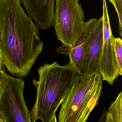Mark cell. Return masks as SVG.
Instances as JSON below:
<instances>
[{
    "mask_svg": "<svg viewBox=\"0 0 122 122\" xmlns=\"http://www.w3.org/2000/svg\"><path fill=\"white\" fill-rule=\"evenodd\" d=\"M39 28L20 0H7L0 28L3 65L13 76L25 77L43 49Z\"/></svg>",
    "mask_w": 122,
    "mask_h": 122,
    "instance_id": "6da1fadb",
    "label": "cell"
},
{
    "mask_svg": "<svg viewBox=\"0 0 122 122\" xmlns=\"http://www.w3.org/2000/svg\"><path fill=\"white\" fill-rule=\"evenodd\" d=\"M37 71L38 80L33 81L37 95L30 111L31 121L57 122L56 113L72 88L77 71L70 62L62 66L56 62L46 63Z\"/></svg>",
    "mask_w": 122,
    "mask_h": 122,
    "instance_id": "7a4b0ae2",
    "label": "cell"
},
{
    "mask_svg": "<svg viewBox=\"0 0 122 122\" xmlns=\"http://www.w3.org/2000/svg\"><path fill=\"white\" fill-rule=\"evenodd\" d=\"M102 81L98 72L90 75L78 73L72 88L61 104L58 121H86L100 97Z\"/></svg>",
    "mask_w": 122,
    "mask_h": 122,
    "instance_id": "3957f363",
    "label": "cell"
},
{
    "mask_svg": "<svg viewBox=\"0 0 122 122\" xmlns=\"http://www.w3.org/2000/svg\"><path fill=\"white\" fill-rule=\"evenodd\" d=\"M85 17L79 0H55L54 26L62 45L71 48L82 31Z\"/></svg>",
    "mask_w": 122,
    "mask_h": 122,
    "instance_id": "277c9868",
    "label": "cell"
},
{
    "mask_svg": "<svg viewBox=\"0 0 122 122\" xmlns=\"http://www.w3.org/2000/svg\"><path fill=\"white\" fill-rule=\"evenodd\" d=\"M0 114L5 122H31L30 111L24 97L25 82L0 70Z\"/></svg>",
    "mask_w": 122,
    "mask_h": 122,
    "instance_id": "5b68a950",
    "label": "cell"
},
{
    "mask_svg": "<svg viewBox=\"0 0 122 122\" xmlns=\"http://www.w3.org/2000/svg\"><path fill=\"white\" fill-rule=\"evenodd\" d=\"M103 45L98 72L103 81L113 84L118 76L116 71L114 55V37L111 31L106 0H102Z\"/></svg>",
    "mask_w": 122,
    "mask_h": 122,
    "instance_id": "8992f818",
    "label": "cell"
},
{
    "mask_svg": "<svg viewBox=\"0 0 122 122\" xmlns=\"http://www.w3.org/2000/svg\"><path fill=\"white\" fill-rule=\"evenodd\" d=\"M103 45V20H97L92 32L83 44V55L78 73L90 75L98 72Z\"/></svg>",
    "mask_w": 122,
    "mask_h": 122,
    "instance_id": "52a82bcc",
    "label": "cell"
},
{
    "mask_svg": "<svg viewBox=\"0 0 122 122\" xmlns=\"http://www.w3.org/2000/svg\"><path fill=\"white\" fill-rule=\"evenodd\" d=\"M27 15L39 29L45 30L53 26L55 0H20Z\"/></svg>",
    "mask_w": 122,
    "mask_h": 122,
    "instance_id": "ba28073f",
    "label": "cell"
},
{
    "mask_svg": "<svg viewBox=\"0 0 122 122\" xmlns=\"http://www.w3.org/2000/svg\"><path fill=\"white\" fill-rule=\"evenodd\" d=\"M97 20L96 18H92L85 22L81 34L72 47L62 45L57 49L56 52L57 53L68 56L70 62L72 64L78 73L80 71L82 59L83 44L92 32Z\"/></svg>",
    "mask_w": 122,
    "mask_h": 122,
    "instance_id": "9c48e42d",
    "label": "cell"
},
{
    "mask_svg": "<svg viewBox=\"0 0 122 122\" xmlns=\"http://www.w3.org/2000/svg\"><path fill=\"white\" fill-rule=\"evenodd\" d=\"M122 92L113 102L106 113V122H122Z\"/></svg>",
    "mask_w": 122,
    "mask_h": 122,
    "instance_id": "30bf717a",
    "label": "cell"
},
{
    "mask_svg": "<svg viewBox=\"0 0 122 122\" xmlns=\"http://www.w3.org/2000/svg\"><path fill=\"white\" fill-rule=\"evenodd\" d=\"M114 55L117 73L122 75V41L120 38H114L113 41Z\"/></svg>",
    "mask_w": 122,
    "mask_h": 122,
    "instance_id": "8fae6325",
    "label": "cell"
},
{
    "mask_svg": "<svg viewBox=\"0 0 122 122\" xmlns=\"http://www.w3.org/2000/svg\"><path fill=\"white\" fill-rule=\"evenodd\" d=\"M109 2L115 7L117 15L119 22V35L122 37V0H109Z\"/></svg>",
    "mask_w": 122,
    "mask_h": 122,
    "instance_id": "7c38bea8",
    "label": "cell"
},
{
    "mask_svg": "<svg viewBox=\"0 0 122 122\" xmlns=\"http://www.w3.org/2000/svg\"><path fill=\"white\" fill-rule=\"evenodd\" d=\"M7 0H0V28L7 6Z\"/></svg>",
    "mask_w": 122,
    "mask_h": 122,
    "instance_id": "4fadbf2b",
    "label": "cell"
},
{
    "mask_svg": "<svg viewBox=\"0 0 122 122\" xmlns=\"http://www.w3.org/2000/svg\"><path fill=\"white\" fill-rule=\"evenodd\" d=\"M3 65L2 60V57H1V54H0V70H2V67Z\"/></svg>",
    "mask_w": 122,
    "mask_h": 122,
    "instance_id": "5bb4252c",
    "label": "cell"
},
{
    "mask_svg": "<svg viewBox=\"0 0 122 122\" xmlns=\"http://www.w3.org/2000/svg\"><path fill=\"white\" fill-rule=\"evenodd\" d=\"M0 122H5L2 116L0 114Z\"/></svg>",
    "mask_w": 122,
    "mask_h": 122,
    "instance_id": "9a60e30c",
    "label": "cell"
},
{
    "mask_svg": "<svg viewBox=\"0 0 122 122\" xmlns=\"http://www.w3.org/2000/svg\"><path fill=\"white\" fill-rule=\"evenodd\" d=\"M1 78L0 74V90H1Z\"/></svg>",
    "mask_w": 122,
    "mask_h": 122,
    "instance_id": "2e32d148",
    "label": "cell"
}]
</instances>
